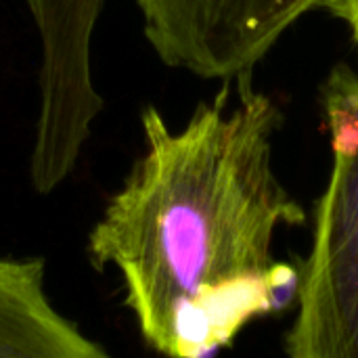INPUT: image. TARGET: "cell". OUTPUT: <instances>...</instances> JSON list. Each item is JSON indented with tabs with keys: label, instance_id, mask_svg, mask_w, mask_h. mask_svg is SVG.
<instances>
[{
	"label": "cell",
	"instance_id": "6da1fadb",
	"mask_svg": "<svg viewBox=\"0 0 358 358\" xmlns=\"http://www.w3.org/2000/svg\"><path fill=\"white\" fill-rule=\"evenodd\" d=\"M237 82L235 105L224 82L176 132L145 109V153L88 239L166 358H212L298 294L300 273L273 256L277 231L306 220L273 166L283 115L252 76Z\"/></svg>",
	"mask_w": 358,
	"mask_h": 358
},
{
	"label": "cell",
	"instance_id": "7a4b0ae2",
	"mask_svg": "<svg viewBox=\"0 0 358 358\" xmlns=\"http://www.w3.org/2000/svg\"><path fill=\"white\" fill-rule=\"evenodd\" d=\"M334 166L285 338L289 358H358V134L329 132Z\"/></svg>",
	"mask_w": 358,
	"mask_h": 358
},
{
	"label": "cell",
	"instance_id": "3957f363",
	"mask_svg": "<svg viewBox=\"0 0 358 358\" xmlns=\"http://www.w3.org/2000/svg\"><path fill=\"white\" fill-rule=\"evenodd\" d=\"M325 0H136L157 57L208 80H239Z\"/></svg>",
	"mask_w": 358,
	"mask_h": 358
},
{
	"label": "cell",
	"instance_id": "277c9868",
	"mask_svg": "<svg viewBox=\"0 0 358 358\" xmlns=\"http://www.w3.org/2000/svg\"><path fill=\"white\" fill-rule=\"evenodd\" d=\"M105 0H27L42 40L40 113L31 185L50 193L73 170L103 99L90 73V38Z\"/></svg>",
	"mask_w": 358,
	"mask_h": 358
},
{
	"label": "cell",
	"instance_id": "5b68a950",
	"mask_svg": "<svg viewBox=\"0 0 358 358\" xmlns=\"http://www.w3.org/2000/svg\"><path fill=\"white\" fill-rule=\"evenodd\" d=\"M0 358H109L50 304L44 262L0 258Z\"/></svg>",
	"mask_w": 358,
	"mask_h": 358
},
{
	"label": "cell",
	"instance_id": "8992f818",
	"mask_svg": "<svg viewBox=\"0 0 358 358\" xmlns=\"http://www.w3.org/2000/svg\"><path fill=\"white\" fill-rule=\"evenodd\" d=\"M321 8H327L336 19H340L358 44V0H325Z\"/></svg>",
	"mask_w": 358,
	"mask_h": 358
}]
</instances>
